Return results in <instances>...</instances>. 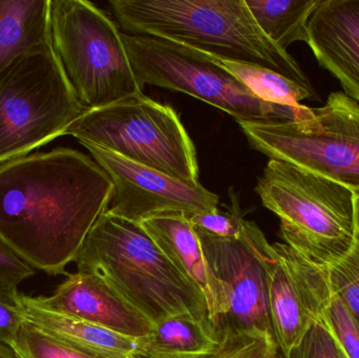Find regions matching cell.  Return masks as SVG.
I'll return each mask as SVG.
<instances>
[{
    "mask_svg": "<svg viewBox=\"0 0 359 358\" xmlns=\"http://www.w3.org/2000/svg\"><path fill=\"white\" fill-rule=\"evenodd\" d=\"M114 185L92 158L53 149L0 164V241L33 269L65 275Z\"/></svg>",
    "mask_w": 359,
    "mask_h": 358,
    "instance_id": "obj_1",
    "label": "cell"
},
{
    "mask_svg": "<svg viewBox=\"0 0 359 358\" xmlns=\"http://www.w3.org/2000/svg\"><path fill=\"white\" fill-rule=\"evenodd\" d=\"M109 6L130 35L172 40L213 58L264 67L313 88L292 55L259 29L245 0H113Z\"/></svg>",
    "mask_w": 359,
    "mask_h": 358,
    "instance_id": "obj_2",
    "label": "cell"
},
{
    "mask_svg": "<svg viewBox=\"0 0 359 358\" xmlns=\"http://www.w3.org/2000/svg\"><path fill=\"white\" fill-rule=\"evenodd\" d=\"M74 262L96 273L151 323L190 315L215 330L203 292L186 279L140 223L103 212ZM217 334V333H215Z\"/></svg>",
    "mask_w": 359,
    "mask_h": 358,
    "instance_id": "obj_3",
    "label": "cell"
},
{
    "mask_svg": "<svg viewBox=\"0 0 359 358\" xmlns=\"http://www.w3.org/2000/svg\"><path fill=\"white\" fill-rule=\"evenodd\" d=\"M280 220L287 245L320 268L337 265L358 241L355 193L326 177L270 160L255 187Z\"/></svg>",
    "mask_w": 359,
    "mask_h": 358,
    "instance_id": "obj_4",
    "label": "cell"
},
{
    "mask_svg": "<svg viewBox=\"0 0 359 358\" xmlns=\"http://www.w3.org/2000/svg\"><path fill=\"white\" fill-rule=\"evenodd\" d=\"M48 37L61 69L86 109L142 94L121 32L86 0H50Z\"/></svg>",
    "mask_w": 359,
    "mask_h": 358,
    "instance_id": "obj_5",
    "label": "cell"
},
{
    "mask_svg": "<svg viewBox=\"0 0 359 358\" xmlns=\"http://www.w3.org/2000/svg\"><path fill=\"white\" fill-rule=\"evenodd\" d=\"M130 64L145 84L177 90L229 113L238 122L278 123L299 119L307 106L257 97L219 59L164 38L122 33Z\"/></svg>",
    "mask_w": 359,
    "mask_h": 358,
    "instance_id": "obj_6",
    "label": "cell"
},
{
    "mask_svg": "<svg viewBox=\"0 0 359 358\" xmlns=\"http://www.w3.org/2000/svg\"><path fill=\"white\" fill-rule=\"evenodd\" d=\"M86 111L50 42L21 55L0 77V164L65 136Z\"/></svg>",
    "mask_w": 359,
    "mask_h": 358,
    "instance_id": "obj_7",
    "label": "cell"
},
{
    "mask_svg": "<svg viewBox=\"0 0 359 358\" xmlns=\"http://www.w3.org/2000/svg\"><path fill=\"white\" fill-rule=\"evenodd\" d=\"M65 135L184 182L198 183L196 147L179 116L143 94L84 111Z\"/></svg>",
    "mask_w": 359,
    "mask_h": 358,
    "instance_id": "obj_8",
    "label": "cell"
},
{
    "mask_svg": "<svg viewBox=\"0 0 359 358\" xmlns=\"http://www.w3.org/2000/svg\"><path fill=\"white\" fill-rule=\"evenodd\" d=\"M238 124L255 151L359 195V102L343 92H331L323 106L307 107L292 121Z\"/></svg>",
    "mask_w": 359,
    "mask_h": 358,
    "instance_id": "obj_9",
    "label": "cell"
},
{
    "mask_svg": "<svg viewBox=\"0 0 359 358\" xmlns=\"http://www.w3.org/2000/svg\"><path fill=\"white\" fill-rule=\"evenodd\" d=\"M250 231L267 277L276 344L287 358L320 321L332 298L328 275L287 244H269L255 223L250 222Z\"/></svg>",
    "mask_w": 359,
    "mask_h": 358,
    "instance_id": "obj_10",
    "label": "cell"
},
{
    "mask_svg": "<svg viewBox=\"0 0 359 358\" xmlns=\"http://www.w3.org/2000/svg\"><path fill=\"white\" fill-rule=\"evenodd\" d=\"M194 231L209 268L225 288L227 312L215 329L219 340L225 336L238 333L262 334L276 340L267 277L253 243L250 221H244L242 235L238 240L219 239Z\"/></svg>",
    "mask_w": 359,
    "mask_h": 358,
    "instance_id": "obj_11",
    "label": "cell"
},
{
    "mask_svg": "<svg viewBox=\"0 0 359 358\" xmlns=\"http://www.w3.org/2000/svg\"><path fill=\"white\" fill-rule=\"evenodd\" d=\"M109 174L114 185L109 212L141 223L163 214L187 218L217 212L219 197L198 183H188L147 166L134 163L109 149L81 143Z\"/></svg>",
    "mask_w": 359,
    "mask_h": 358,
    "instance_id": "obj_12",
    "label": "cell"
},
{
    "mask_svg": "<svg viewBox=\"0 0 359 358\" xmlns=\"http://www.w3.org/2000/svg\"><path fill=\"white\" fill-rule=\"evenodd\" d=\"M50 310L94 324L119 336L138 340L149 336L154 324L96 273L67 275L50 296H38Z\"/></svg>",
    "mask_w": 359,
    "mask_h": 358,
    "instance_id": "obj_13",
    "label": "cell"
},
{
    "mask_svg": "<svg viewBox=\"0 0 359 358\" xmlns=\"http://www.w3.org/2000/svg\"><path fill=\"white\" fill-rule=\"evenodd\" d=\"M306 43L344 94L359 102V0H318Z\"/></svg>",
    "mask_w": 359,
    "mask_h": 358,
    "instance_id": "obj_14",
    "label": "cell"
},
{
    "mask_svg": "<svg viewBox=\"0 0 359 358\" xmlns=\"http://www.w3.org/2000/svg\"><path fill=\"white\" fill-rule=\"evenodd\" d=\"M140 224L180 273L203 292L217 329L219 319L227 312L225 288L209 268L200 239L187 216L172 212L147 219Z\"/></svg>",
    "mask_w": 359,
    "mask_h": 358,
    "instance_id": "obj_15",
    "label": "cell"
},
{
    "mask_svg": "<svg viewBox=\"0 0 359 358\" xmlns=\"http://www.w3.org/2000/svg\"><path fill=\"white\" fill-rule=\"evenodd\" d=\"M25 321L69 346L109 358H134L137 340L50 310L38 296H21Z\"/></svg>",
    "mask_w": 359,
    "mask_h": 358,
    "instance_id": "obj_16",
    "label": "cell"
},
{
    "mask_svg": "<svg viewBox=\"0 0 359 358\" xmlns=\"http://www.w3.org/2000/svg\"><path fill=\"white\" fill-rule=\"evenodd\" d=\"M219 345L215 330L190 315H176L137 340L134 358H208Z\"/></svg>",
    "mask_w": 359,
    "mask_h": 358,
    "instance_id": "obj_17",
    "label": "cell"
},
{
    "mask_svg": "<svg viewBox=\"0 0 359 358\" xmlns=\"http://www.w3.org/2000/svg\"><path fill=\"white\" fill-rule=\"evenodd\" d=\"M50 0H0V77L17 58L50 42Z\"/></svg>",
    "mask_w": 359,
    "mask_h": 358,
    "instance_id": "obj_18",
    "label": "cell"
},
{
    "mask_svg": "<svg viewBox=\"0 0 359 358\" xmlns=\"http://www.w3.org/2000/svg\"><path fill=\"white\" fill-rule=\"evenodd\" d=\"M259 29L283 50L307 42V27L318 0H245Z\"/></svg>",
    "mask_w": 359,
    "mask_h": 358,
    "instance_id": "obj_19",
    "label": "cell"
},
{
    "mask_svg": "<svg viewBox=\"0 0 359 358\" xmlns=\"http://www.w3.org/2000/svg\"><path fill=\"white\" fill-rule=\"evenodd\" d=\"M219 60L257 97L268 102L299 106L301 101L306 99H320L314 88L302 86L276 71L245 63Z\"/></svg>",
    "mask_w": 359,
    "mask_h": 358,
    "instance_id": "obj_20",
    "label": "cell"
},
{
    "mask_svg": "<svg viewBox=\"0 0 359 358\" xmlns=\"http://www.w3.org/2000/svg\"><path fill=\"white\" fill-rule=\"evenodd\" d=\"M10 348L18 358H109L69 346L27 321L19 328Z\"/></svg>",
    "mask_w": 359,
    "mask_h": 358,
    "instance_id": "obj_21",
    "label": "cell"
},
{
    "mask_svg": "<svg viewBox=\"0 0 359 358\" xmlns=\"http://www.w3.org/2000/svg\"><path fill=\"white\" fill-rule=\"evenodd\" d=\"M325 326L348 358H359V324L341 301L332 294L320 317Z\"/></svg>",
    "mask_w": 359,
    "mask_h": 358,
    "instance_id": "obj_22",
    "label": "cell"
},
{
    "mask_svg": "<svg viewBox=\"0 0 359 358\" xmlns=\"http://www.w3.org/2000/svg\"><path fill=\"white\" fill-rule=\"evenodd\" d=\"M333 294L359 324V242L341 262L327 269Z\"/></svg>",
    "mask_w": 359,
    "mask_h": 358,
    "instance_id": "obj_23",
    "label": "cell"
},
{
    "mask_svg": "<svg viewBox=\"0 0 359 358\" xmlns=\"http://www.w3.org/2000/svg\"><path fill=\"white\" fill-rule=\"evenodd\" d=\"M276 340L257 333L230 334L222 338L219 349L208 358H276Z\"/></svg>",
    "mask_w": 359,
    "mask_h": 358,
    "instance_id": "obj_24",
    "label": "cell"
},
{
    "mask_svg": "<svg viewBox=\"0 0 359 358\" xmlns=\"http://www.w3.org/2000/svg\"><path fill=\"white\" fill-rule=\"evenodd\" d=\"M18 285L0 280V344L10 347L25 323V307Z\"/></svg>",
    "mask_w": 359,
    "mask_h": 358,
    "instance_id": "obj_25",
    "label": "cell"
},
{
    "mask_svg": "<svg viewBox=\"0 0 359 358\" xmlns=\"http://www.w3.org/2000/svg\"><path fill=\"white\" fill-rule=\"evenodd\" d=\"M188 220L194 230L225 240L240 239L245 221L238 210L233 212H219L217 210L208 214H194Z\"/></svg>",
    "mask_w": 359,
    "mask_h": 358,
    "instance_id": "obj_26",
    "label": "cell"
},
{
    "mask_svg": "<svg viewBox=\"0 0 359 358\" xmlns=\"http://www.w3.org/2000/svg\"><path fill=\"white\" fill-rule=\"evenodd\" d=\"M287 358H348L323 324H314Z\"/></svg>",
    "mask_w": 359,
    "mask_h": 358,
    "instance_id": "obj_27",
    "label": "cell"
},
{
    "mask_svg": "<svg viewBox=\"0 0 359 358\" xmlns=\"http://www.w3.org/2000/svg\"><path fill=\"white\" fill-rule=\"evenodd\" d=\"M34 275L35 270L0 241V280H6L19 285L21 282Z\"/></svg>",
    "mask_w": 359,
    "mask_h": 358,
    "instance_id": "obj_28",
    "label": "cell"
},
{
    "mask_svg": "<svg viewBox=\"0 0 359 358\" xmlns=\"http://www.w3.org/2000/svg\"><path fill=\"white\" fill-rule=\"evenodd\" d=\"M0 358H18L10 347L0 344Z\"/></svg>",
    "mask_w": 359,
    "mask_h": 358,
    "instance_id": "obj_29",
    "label": "cell"
},
{
    "mask_svg": "<svg viewBox=\"0 0 359 358\" xmlns=\"http://www.w3.org/2000/svg\"><path fill=\"white\" fill-rule=\"evenodd\" d=\"M355 221L356 233H358V241L359 242V195H355Z\"/></svg>",
    "mask_w": 359,
    "mask_h": 358,
    "instance_id": "obj_30",
    "label": "cell"
},
{
    "mask_svg": "<svg viewBox=\"0 0 359 358\" xmlns=\"http://www.w3.org/2000/svg\"><path fill=\"white\" fill-rule=\"evenodd\" d=\"M276 358H285V357H284V355H283L282 353L280 352V353H278V357H276Z\"/></svg>",
    "mask_w": 359,
    "mask_h": 358,
    "instance_id": "obj_31",
    "label": "cell"
}]
</instances>
